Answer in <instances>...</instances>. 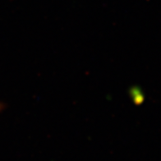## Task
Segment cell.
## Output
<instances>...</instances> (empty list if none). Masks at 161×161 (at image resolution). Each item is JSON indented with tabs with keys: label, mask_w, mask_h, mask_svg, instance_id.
Returning a JSON list of instances; mask_svg holds the SVG:
<instances>
[{
	"label": "cell",
	"mask_w": 161,
	"mask_h": 161,
	"mask_svg": "<svg viewBox=\"0 0 161 161\" xmlns=\"http://www.w3.org/2000/svg\"><path fill=\"white\" fill-rule=\"evenodd\" d=\"M3 109V105H2V104H0V111L2 110Z\"/></svg>",
	"instance_id": "1"
}]
</instances>
